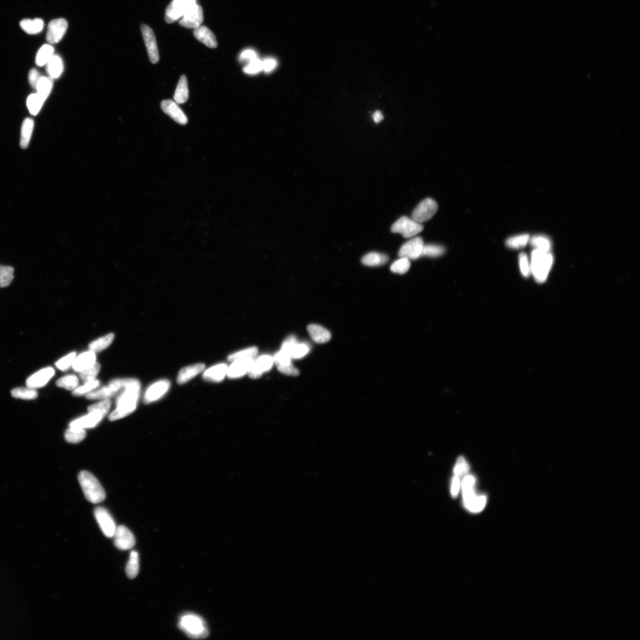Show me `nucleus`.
Here are the masks:
<instances>
[{
	"instance_id": "1",
	"label": "nucleus",
	"mask_w": 640,
	"mask_h": 640,
	"mask_svg": "<svg viewBox=\"0 0 640 640\" xmlns=\"http://www.w3.org/2000/svg\"><path fill=\"white\" fill-rule=\"evenodd\" d=\"M123 391L120 394L116 400V408L109 415L110 421H116L131 415L137 406L138 401L141 391V384L138 380L127 378Z\"/></svg>"
},
{
	"instance_id": "2",
	"label": "nucleus",
	"mask_w": 640,
	"mask_h": 640,
	"mask_svg": "<svg viewBox=\"0 0 640 640\" xmlns=\"http://www.w3.org/2000/svg\"><path fill=\"white\" fill-rule=\"evenodd\" d=\"M476 479L470 475H466L462 482L463 503L464 506L469 512L479 513L486 505L487 498L485 496H477L475 493Z\"/></svg>"
},
{
	"instance_id": "3",
	"label": "nucleus",
	"mask_w": 640,
	"mask_h": 640,
	"mask_svg": "<svg viewBox=\"0 0 640 640\" xmlns=\"http://www.w3.org/2000/svg\"><path fill=\"white\" fill-rule=\"evenodd\" d=\"M178 626L191 638L203 639L209 635L205 621L195 613H187L181 615Z\"/></svg>"
},
{
	"instance_id": "4",
	"label": "nucleus",
	"mask_w": 640,
	"mask_h": 640,
	"mask_svg": "<svg viewBox=\"0 0 640 640\" xmlns=\"http://www.w3.org/2000/svg\"><path fill=\"white\" fill-rule=\"evenodd\" d=\"M79 484L87 500L92 503L105 501L106 493L98 480L90 472L82 471L78 477Z\"/></svg>"
},
{
	"instance_id": "5",
	"label": "nucleus",
	"mask_w": 640,
	"mask_h": 640,
	"mask_svg": "<svg viewBox=\"0 0 640 640\" xmlns=\"http://www.w3.org/2000/svg\"><path fill=\"white\" fill-rule=\"evenodd\" d=\"M553 263V257L548 252L535 249L532 253L531 272L536 281L543 282L547 279Z\"/></svg>"
},
{
	"instance_id": "6",
	"label": "nucleus",
	"mask_w": 640,
	"mask_h": 640,
	"mask_svg": "<svg viewBox=\"0 0 640 640\" xmlns=\"http://www.w3.org/2000/svg\"><path fill=\"white\" fill-rule=\"evenodd\" d=\"M391 230L394 233L401 234L405 238H411L422 232L423 226L412 219L402 217L393 223Z\"/></svg>"
},
{
	"instance_id": "7",
	"label": "nucleus",
	"mask_w": 640,
	"mask_h": 640,
	"mask_svg": "<svg viewBox=\"0 0 640 640\" xmlns=\"http://www.w3.org/2000/svg\"><path fill=\"white\" fill-rule=\"evenodd\" d=\"M196 4V0H173L166 9V21L172 24L179 20Z\"/></svg>"
},
{
	"instance_id": "8",
	"label": "nucleus",
	"mask_w": 640,
	"mask_h": 640,
	"mask_svg": "<svg viewBox=\"0 0 640 640\" xmlns=\"http://www.w3.org/2000/svg\"><path fill=\"white\" fill-rule=\"evenodd\" d=\"M438 210V203L432 199L426 198L412 211V219L420 223L426 222L433 217Z\"/></svg>"
},
{
	"instance_id": "9",
	"label": "nucleus",
	"mask_w": 640,
	"mask_h": 640,
	"mask_svg": "<svg viewBox=\"0 0 640 640\" xmlns=\"http://www.w3.org/2000/svg\"><path fill=\"white\" fill-rule=\"evenodd\" d=\"M123 386L124 379H117V380L110 382L108 386L93 390L88 393L86 395V398L89 400L109 399V398L116 395L121 389L123 388Z\"/></svg>"
},
{
	"instance_id": "10",
	"label": "nucleus",
	"mask_w": 640,
	"mask_h": 640,
	"mask_svg": "<svg viewBox=\"0 0 640 640\" xmlns=\"http://www.w3.org/2000/svg\"><path fill=\"white\" fill-rule=\"evenodd\" d=\"M94 516L104 535L108 538H113L117 526L111 514L104 507H98L94 510Z\"/></svg>"
},
{
	"instance_id": "11",
	"label": "nucleus",
	"mask_w": 640,
	"mask_h": 640,
	"mask_svg": "<svg viewBox=\"0 0 640 640\" xmlns=\"http://www.w3.org/2000/svg\"><path fill=\"white\" fill-rule=\"evenodd\" d=\"M113 537L116 547L120 550H130L135 544L134 534L126 526H117Z\"/></svg>"
},
{
	"instance_id": "12",
	"label": "nucleus",
	"mask_w": 640,
	"mask_h": 640,
	"mask_svg": "<svg viewBox=\"0 0 640 640\" xmlns=\"http://www.w3.org/2000/svg\"><path fill=\"white\" fill-rule=\"evenodd\" d=\"M88 414L72 421L69 426H76L88 429L96 427L106 416L104 412L97 409H88Z\"/></svg>"
},
{
	"instance_id": "13",
	"label": "nucleus",
	"mask_w": 640,
	"mask_h": 640,
	"mask_svg": "<svg viewBox=\"0 0 640 640\" xmlns=\"http://www.w3.org/2000/svg\"><path fill=\"white\" fill-rule=\"evenodd\" d=\"M424 245L421 237L412 238L402 245L398 255L400 257H406L409 260L417 259L422 255Z\"/></svg>"
},
{
	"instance_id": "14",
	"label": "nucleus",
	"mask_w": 640,
	"mask_h": 640,
	"mask_svg": "<svg viewBox=\"0 0 640 640\" xmlns=\"http://www.w3.org/2000/svg\"><path fill=\"white\" fill-rule=\"evenodd\" d=\"M141 29L150 61L153 64H157L159 61L160 56H159L157 41L153 30L146 25H142Z\"/></svg>"
},
{
	"instance_id": "15",
	"label": "nucleus",
	"mask_w": 640,
	"mask_h": 640,
	"mask_svg": "<svg viewBox=\"0 0 640 640\" xmlns=\"http://www.w3.org/2000/svg\"><path fill=\"white\" fill-rule=\"evenodd\" d=\"M68 23L64 18H58L49 23L47 33L49 43L56 44L62 39L67 31Z\"/></svg>"
},
{
	"instance_id": "16",
	"label": "nucleus",
	"mask_w": 640,
	"mask_h": 640,
	"mask_svg": "<svg viewBox=\"0 0 640 640\" xmlns=\"http://www.w3.org/2000/svg\"><path fill=\"white\" fill-rule=\"evenodd\" d=\"M203 22L202 7L199 5L193 6L180 21V25L183 27L196 29L201 26Z\"/></svg>"
},
{
	"instance_id": "17",
	"label": "nucleus",
	"mask_w": 640,
	"mask_h": 640,
	"mask_svg": "<svg viewBox=\"0 0 640 640\" xmlns=\"http://www.w3.org/2000/svg\"><path fill=\"white\" fill-rule=\"evenodd\" d=\"M54 375L55 370L52 367L42 369L28 378L26 382V386L33 389L43 387Z\"/></svg>"
},
{
	"instance_id": "18",
	"label": "nucleus",
	"mask_w": 640,
	"mask_h": 640,
	"mask_svg": "<svg viewBox=\"0 0 640 640\" xmlns=\"http://www.w3.org/2000/svg\"><path fill=\"white\" fill-rule=\"evenodd\" d=\"M170 387V383L168 380L155 382L147 389L143 397V401L146 404H149L161 399L168 391Z\"/></svg>"
},
{
	"instance_id": "19",
	"label": "nucleus",
	"mask_w": 640,
	"mask_h": 640,
	"mask_svg": "<svg viewBox=\"0 0 640 640\" xmlns=\"http://www.w3.org/2000/svg\"><path fill=\"white\" fill-rule=\"evenodd\" d=\"M274 363V358L271 356H262L257 359L256 361L254 360L251 368L247 374L251 378H259L264 373L267 372L272 368Z\"/></svg>"
},
{
	"instance_id": "20",
	"label": "nucleus",
	"mask_w": 640,
	"mask_h": 640,
	"mask_svg": "<svg viewBox=\"0 0 640 640\" xmlns=\"http://www.w3.org/2000/svg\"><path fill=\"white\" fill-rule=\"evenodd\" d=\"M161 107L165 113L171 117L176 122L185 125L188 122V117L178 104L172 100H166L161 102Z\"/></svg>"
},
{
	"instance_id": "21",
	"label": "nucleus",
	"mask_w": 640,
	"mask_h": 640,
	"mask_svg": "<svg viewBox=\"0 0 640 640\" xmlns=\"http://www.w3.org/2000/svg\"><path fill=\"white\" fill-rule=\"evenodd\" d=\"M254 362L253 358L238 359L228 368L227 376L230 378H240L248 373Z\"/></svg>"
},
{
	"instance_id": "22",
	"label": "nucleus",
	"mask_w": 640,
	"mask_h": 640,
	"mask_svg": "<svg viewBox=\"0 0 640 640\" xmlns=\"http://www.w3.org/2000/svg\"><path fill=\"white\" fill-rule=\"evenodd\" d=\"M96 360L95 352L89 350L75 357L72 367L76 372L80 373L95 364Z\"/></svg>"
},
{
	"instance_id": "23",
	"label": "nucleus",
	"mask_w": 640,
	"mask_h": 640,
	"mask_svg": "<svg viewBox=\"0 0 640 640\" xmlns=\"http://www.w3.org/2000/svg\"><path fill=\"white\" fill-rule=\"evenodd\" d=\"M194 35L197 40L210 48H215L218 46V43L213 32L206 26H200L194 29Z\"/></svg>"
},
{
	"instance_id": "24",
	"label": "nucleus",
	"mask_w": 640,
	"mask_h": 640,
	"mask_svg": "<svg viewBox=\"0 0 640 640\" xmlns=\"http://www.w3.org/2000/svg\"><path fill=\"white\" fill-rule=\"evenodd\" d=\"M311 338L317 343H325L331 339L330 332L320 325L310 324L307 328Z\"/></svg>"
},
{
	"instance_id": "25",
	"label": "nucleus",
	"mask_w": 640,
	"mask_h": 640,
	"mask_svg": "<svg viewBox=\"0 0 640 640\" xmlns=\"http://www.w3.org/2000/svg\"><path fill=\"white\" fill-rule=\"evenodd\" d=\"M204 368V365L202 363H198L181 369L178 375L177 382L178 384H183L187 383L190 381L191 379L195 377L200 373H201Z\"/></svg>"
},
{
	"instance_id": "26",
	"label": "nucleus",
	"mask_w": 640,
	"mask_h": 640,
	"mask_svg": "<svg viewBox=\"0 0 640 640\" xmlns=\"http://www.w3.org/2000/svg\"><path fill=\"white\" fill-rule=\"evenodd\" d=\"M228 367L225 364H219L208 369L203 374L204 380L210 382H220L227 374Z\"/></svg>"
},
{
	"instance_id": "27",
	"label": "nucleus",
	"mask_w": 640,
	"mask_h": 640,
	"mask_svg": "<svg viewBox=\"0 0 640 640\" xmlns=\"http://www.w3.org/2000/svg\"><path fill=\"white\" fill-rule=\"evenodd\" d=\"M47 69L49 77L58 78L64 70L63 59L57 55H54L47 64Z\"/></svg>"
},
{
	"instance_id": "28",
	"label": "nucleus",
	"mask_w": 640,
	"mask_h": 640,
	"mask_svg": "<svg viewBox=\"0 0 640 640\" xmlns=\"http://www.w3.org/2000/svg\"><path fill=\"white\" fill-rule=\"evenodd\" d=\"M388 260V257L382 254L377 252H370L366 254V255L362 257L361 260L362 263L367 266L376 267L380 266L387 263Z\"/></svg>"
},
{
	"instance_id": "29",
	"label": "nucleus",
	"mask_w": 640,
	"mask_h": 640,
	"mask_svg": "<svg viewBox=\"0 0 640 640\" xmlns=\"http://www.w3.org/2000/svg\"><path fill=\"white\" fill-rule=\"evenodd\" d=\"M189 98V89L187 77L182 75L179 79L177 86L174 100L177 104H183L187 102Z\"/></svg>"
},
{
	"instance_id": "30",
	"label": "nucleus",
	"mask_w": 640,
	"mask_h": 640,
	"mask_svg": "<svg viewBox=\"0 0 640 640\" xmlns=\"http://www.w3.org/2000/svg\"><path fill=\"white\" fill-rule=\"evenodd\" d=\"M34 122L31 118H26L23 122L21 129L20 146L22 149H26L29 144L32 135Z\"/></svg>"
},
{
	"instance_id": "31",
	"label": "nucleus",
	"mask_w": 640,
	"mask_h": 640,
	"mask_svg": "<svg viewBox=\"0 0 640 640\" xmlns=\"http://www.w3.org/2000/svg\"><path fill=\"white\" fill-rule=\"evenodd\" d=\"M20 26L24 31L30 35L40 32L44 29V22L40 18L24 19L20 22Z\"/></svg>"
},
{
	"instance_id": "32",
	"label": "nucleus",
	"mask_w": 640,
	"mask_h": 640,
	"mask_svg": "<svg viewBox=\"0 0 640 640\" xmlns=\"http://www.w3.org/2000/svg\"><path fill=\"white\" fill-rule=\"evenodd\" d=\"M69 427V429H67L65 433V438L67 442L71 443V444H78V443L84 440L86 437L85 429L76 426Z\"/></svg>"
},
{
	"instance_id": "33",
	"label": "nucleus",
	"mask_w": 640,
	"mask_h": 640,
	"mask_svg": "<svg viewBox=\"0 0 640 640\" xmlns=\"http://www.w3.org/2000/svg\"><path fill=\"white\" fill-rule=\"evenodd\" d=\"M115 338V335L113 333H110L107 335L98 338L89 344V350L94 352H98L107 349L112 344L113 339Z\"/></svg>"
},
{
	"instance_id": "34",
	"label": "nucleus",
	"mask_w": 640,
	"mask_h": 640,
	"mask_svg": "<svg viewBox=\"0 0 640 640\" xmlns=\"http://www.w3.org/2000/svg\"><path fill=\"white\" fill-rule=\"evenodd\" d=\"M54 48L51 45H44L42 47L36 55V64L37 66L43 67L47 64L53 55Z\"/></svg>"
},
{
	"instance_id": "35",
	"label": "nucleus",
	"mask_w": 640,
	"mask_h": 640,
	"mask_svg": "<svg viewBox=\"0 0 640 640\" xmlns=\"http://www.w3.org/2000/svg\"><path fill=\"white\" fill-rule=\"evenodd\" d=\"M139 569V560L138 553L132 551L130 554V560L126 567V573L128 577L133 579L138 575Z\"/></svg>"
},
{
	"instance_id": "36",
	"label": "nucleus",
	"mask_w": 640,
	"mask_h": 640,
	"mask_svg": "<svg viewBox=\"0 0 640 640\" xmlns=\"http://www.w3.org/2000/svg\"><path fill=\"white\" fill-rule=\"evenodd\" d=\"M52 79L50 77H41L37 82L36 88L37 93L45 100H47L51 92L53 87Z\"/></svg>"
},
{
	"instance_id": "37",
	"label": "nucleus",
	"mask_w": 640,
	"mask_h": 640,
	"mask_svg": "<svg viewBox=\"0 0 640 640\" xmlns=\"http://www.w3.org/2000/svg\"><path fill=\"white\" fill-rule=\"evenodd\" d=\"M11 396L18 399L34 400L37 397V393L35 389L30 387H20L11 390Z\"/></svg>"
},
{
	"instance_id": "38",
	"label": "nucleus",
	"mask_w": 640,
	"mask_h": 640,
	"mask_svg": "<svg viewBox=\"0 0 640 640\" xmlns=\"http://www.w3.org/2000/svg\"><path fill=\"white\" fill-rule=\"evenodd\" d=\"M45 100H45L37 93L30 95L27 100V106L30 113L33 115H36L40 111Z\"/></svg>"
},
{
	"instance_id": "39",
	"label": "nucleus",
	"mask_w": 640,
	"mask_h": 640,
	"mask_svg": "<svg viewBox=\"0 0 640 640\" xmlns=\"http://www.w3.org/2000/svg\"><path fill=\"white\" fill-rule=\"evenodd\" d=\"M14 270L10 266L0 265V287L9 286L14 279Z\"/></svg>"
},
{
	"instance_id": "40",
	"label": "nucleus",
	"mask_w": 640,
	"mask_h": 640,
	"mask_svg": "<svg viewBox=\"0 0 640 640\" xmlns=\"http://www.w3.org/2000/svg\"><path fill=\"white\" fill-rule=\"evenodd\" d=\"M78 384V378L75 375H68V376H64L56 382V385L58 387L68 390H74L77 388Z\"/></svg>"
},
{
	"instance_id": "41",
	"label": "nucleus",
	"mask_w": 640,
	"mask_h": 640,
	"mask_svg": "<svg viewBox=\"0 0 640 640\" xmlns=\"http://www.w3.org/2000/svg\"><path fill=\"white\" fill-rule=\"evenodd\" d=\"M309 346L305 343H295L290 350L292 359H301L308 354Z\"/></svg>"
},
{
	"instance_id": "42",
	"label": "nucleus",
	"mask_w": 640,
	"mask_h": 640,
	"mask_svg": "<svg viewBox=\"0 0 640 640\" xmlns=\"http://www.w3.org/2000/svg\"><path fill=\"white\" fill-rule=\"evenodd\" d=\"M530 238L528 234H522L510 237L507 239L506 244L507 247L512 249H520L525 247L529 241Z\"/></svg>"
},
{
	"instance_id": "43",
	"label": "nucleus",
	"mask_w": 640,
	"mask_h": 640,
	"mask_svg": "<svg viewBox=\"0 0 640 640\" xmlns=\"http://www.w3.org/2000/svg\"><path fill=\"white\" fill-rule=\"evenodd\" d=\"M530 243L536 247V249L544 252L550 251L551 248V243L550 240L548 238L543 236H536L533 237L530 240Z\"/></svg>"
},
{
	"instance_id": "44",
	"label": "nucleus",
	"mask_w": 640,
	"mask_h": 640,
	"mask_svg": "<svg viewBox=\"0 0 640 640\" xmlns=\"http://www.w3.org/2000/svg\"><path fill=\"white\" fill-rule=\"evenodd\" d=\"M410 265V260L406 257H401L391 265V271L395 274H404L408 272Z\"/></svg>"
},
{
	"instance_id": "45",
	"label": "nucleus",
	"mask_w": 640,
	"mask_h": 640,
	"mask_svg": "<svg viewBox=\"0 0 640 640\" xmlns=\"http://www.w3.org/2000/svg\"><path fill=\"white\" fill-rule=\"evenodd\" d=\"M100 365L99 363H96L95 364L90 367V368L79 373V377L85 383L86 382L93 381L95 380L97 375L100 372Z\"/></svg>"
},
{
	"instance_id": "46",
	"label": "nucleus",
	"mask_w": 640,
	"mask_h": 640,
	"mask_svg": "<svg viewBox=\"0 0 640 640\" xmlns=\"http://www.w3.org/2000/svg\"><path fill=\"white\" fill-rule=\"evenodd\" d=\"M445 253V249L441 245H424L421 256L437 257L441 256Z\"/></svg>"
},
{
	"instance_id": "47",
	"label": "nucleus",
	"mask_w": 640,
	"mask_h": 640,
	"mask_svg": "<svg viewBox=\"0 0 640 640\" xmlns=\"http://www.w3.org/2000/svg\"><path fill=\"white\" fill-rule=\"evenodd\" d=\"M100 384V381L96 380L86 382L84 385L73 390V395L77 397L88 395V393L97 388Z\"/></svg>"
},
{
	"instance_id": "48",
	"label": "nucleus",
	"mask_w": 640,
	"mask_h": 640,
	"mask_svg": "<svg viewBox=\"0 0 640 640\" xmlns=\"http://www.w3.org/2000/svg\"><path fill=\"white\" fill-rule=\"evenodd\" d=\"M258 353V349L256 347H250L240 352H236L229 356V361L234 362L238 359L253 358Z\"/></svg>"
},
{
	"instance_id": "49",
	"label": "nucleus",
	"mask_w": 640,
	"mask_h": 640,
	"mask_svg": "<svg viewBox=\"0 0 640 640\" xmlns=\"http://www.w3.org/2000/svg\"><path fill=\"white\" fill-rule=\"evenodd\" d=\"M262 70V60H261L259 58L249 62L243 68L244 73L249 75L258 74Z\"/></svg>"
},
{
	"instance_id": "50",
	"label": "nucleus",
	"mask_w": 640,
	"mask_h": 640,
	"mask_svg": "<svg viewBox=\"0 0 640 640\" xmlns=\"http://www.w3.org/2000/svg\"><path fill=\"white\" fill-rule=\"evenodd\" d=\"M75 357H76V353L72 352V353L59 359L58 362L55 363V365L60 370H66L69 369L73 365Z\"/></svg>"
},
{
	"instance_id": "51",
	"label": "nucleus",
	"mask_w": 640,
	"mask_h": 640,
	"mask_svg": "<svg viewBox=\"0 0 640 640\" xmlns=\"http://www.w3.org/2000/svg\"><path fill=\"white\" fill-rule=\"evenodd\" d=\"M469 465L463 457L458 458L455 468L453 469L454 475L459 478L467 474L469 471Z\"/></svg>"
},
{
	"instance_id": "52",
	"label": "nucleus",
	"mask_w": 640,
	"mask_h": 640,
	"mask_svg": "<svg viewBox=\"0 0 640 640\" xmlns=\"http://www.w3.org/2000/svg\"><path fill=\"white\" fill-rule=\"evenodd\" d=\"M276 365L278 366L286 365L292 363V358L288 354L281 350L277 352L273 357Z\"/></svg>"
},
{
	"instance_id": "53",
	"label": "nucleus",
	"mask_w": 640,
	"mask_h": 640,
	"mask_svg": "<svg viewBox=\"0 0 640 640\" xmlns=\"http://www.w3.org/2000/svg\"><path fill=\"white\" fill-rule=\"evenodd\" d=\"M519 260H520V266L522 274L525 277H528L531 272V266H530L527 255L524 253H521L520 257H519Z\"/></svg>"
},
{
	"instance_id": "54",
	"label": "nucleus",
	"mask_w": 640,
	"mask_h": 640,
	"mask_svg": "<svg viewBox=\"0 0 640 640\" xmlns=\"http://www.w3.org/2000/svg\"><path fill=\"white\" fill-rule=\"evenodd\" d=\"M278 66V61L276 59L273 58H267L262 60L263 70L266 74H270L274 71L276 68Z\"/></svg>"
},
{
	"instance_id": "55",
	"label": "nucleus",
	"mask_w": 640,
	"mask_h": 640,
	"mask_svg": "<svg viewBox=\"0 0 640 640\" xmlns=\"http://www.w3.org/2000/svg\"><path fill=\"white\" fill-rule=\"evenodd\" d=\"M277 368L280 372L287 376L295 377L300 374L298 369L295 368L292 363L286 365L278 366Z\"/></svg>"
},
{
	"instance_id": "56",
	"label": "nucleus",
	"mask_w": 640,
	"mask_h": 640,
	"mask_svg": "<svg viewBox=\"0 0 640 640\" xmlns=\"http://www.w3.org/2000/svg\"><path fill=\"white\" fill-rule=\"evenodd\" d=\"M257 53L252 50V49H246V50L241 52L240 55L239 60L240 62H249L257 58Z\"/></svg>"
},
{
	"instance_id": "57",
	"label": "nucleus",
	"mask_w": 640,
	"mask_h": 640,
	"mask_svg": "<svg viewBox=\"0 0 640 640\" xmlns=\"http://www.w3.org/2000/svg\"><path fill=\"white\" fill-rule=\"evenodd\" d=\"M461 487L460 478L457 476L454 475L452 481L451 485V495L453 498H456L458 493H459Z\"/></svg>"
},
{
	"instance_id": "58",
	"label": "nucleus",
	"mask_w": 640,
	"mask_h": 640,
	"mask_svg": "<svg viewBox=\"0 0 640 640\" xmlns=\"http://www.w3.org/2000/svg\"><path fill=\"white\" fill-rule=\"evenodd\" d=\"M40 78V75L37 70L32 69L30 71L29 74V82L33 88L36 89L37 82H38Z\"/></svg>"
},
{
	"instance_id": "59",
	"label": "nucleus",
	"mask_w": 640,
	"mask_h": 640,
	"mask_svg": "<svg viewBox=\"0 0 640 640\" xmlns=\"http://www.w3.org/2000/svg\"><path fill=\"white\" fill-rule=\"evenodd\" d=\"M373 117L374 122L376 123L380 122L383 119V115H382V113L380 111L375 112Z\"/></svg>"
}]
</instances>
